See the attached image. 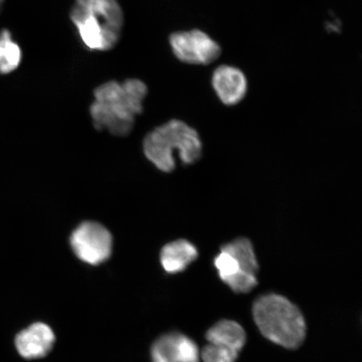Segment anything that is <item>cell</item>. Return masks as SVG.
<instances>
[{
  "instance_id": "cell-1",
  "label": "cell",
  "mask_w": 362,
  "mask_h": 362,
  "mask_svg": "<svg viewBox=\"0 0 362 362\" xmlns=\"http://www.w3.org/2000/svg\"><path fill=\"white\" fill-rule=\"evenodd\" d=\"M148 87L142 80L129 78L119 83L112 80L94 90L90 106L95 128L124 137L133 130L136 117L144 110Z\"/></svg>"
},
{
  "instance_id": "cell-2",
  "label": "cell",
  "mask_w": 362,
  "mask_h": 362,
  "mask_svg": "<svg viewBox=\"0 0 362 362\" xmlns=\"http://www.w3.org/2000/svg\"><path fill=\"white\" fill-rule=\"evenodd\" d=\"M69 17L90 51L108 52L119 42L124 15L119 0H74Z\"/></svg>"
},
{
  "instance_id": "cell-3",
  "label": "cell",
  "mask_w": 362,
  "mask_h": 362,
  "mask_svg": "<svg viewBox=\"0 0 362 362\" xmlns=\"http://www.w3.org/2000/svg\"><path fill=\"white\" fill-rule=\"evenodd\" d=\"M252 315L262 336L286 349L296 350L304 343L306 324L296 305L279 294L261 296L252 306Z\"/></svg>"
},
{
  "instance_id": "cell-4",
  "label": "cell",
  "mask_w": 362,
  "mask_h": 362,
  "mask_svg": "<svg viewBox=\"0 0 362 362\" xmlns=\"http://www.w3.org/2000/svg\"><path fill=\"white\" fill-rule=\"evenodd\" d=\"M143 147L148 160L165 173L175 168V151L187 165L200 160L202 153V140L197 130L177 119L170 120L148 133Z\"/></svg>"
},
{
  "instance_id": "cell-5",
  "label": "cell",
  "mask_w": 362,
  "mask_h": 362,
  "mask_svg": "<svg viewBox=\"0 0 362 362\" xmlns=\"http://www.w3.org/2000/svg\"><path fill=\"white\" fill-rule=\"evenodd\" d=\"M113 239L105 226L97 221L81 223L70 238L72 251L81 261L97 266L106 262L112 255Z\"/></svg>"
},
{
  "instance_id": "cell-6",
  "label": "cell",
  "mask_w": 362,
  "mask_h": 362,
  "mask_svg": "<svg viewBox=\"0 0 362 362\" xmlns=\"http://www.w3.org/2000/svg\"><path fill=\"white\" fill-rule=\"evenodd\" d=\"M169 44L175 57L189 65H210L221 55L220 45L201 30L176 31Z\"/></svg>"
},
{
  "instance_id": "cell-7",
  "label": "cell",
  "mask_w": 362,
  "mask_h": 362,
  "mask_svg": "<svg viewBox=\"0 0 362 362\" xmlns=\"http://www.w3.org/2000/svg\"><path fill=\"white\" fill-rule=\"evenodd\" d=\"M200 356L197 343L178 332L164 334L151 347L152 362H200Z\"/></svg>"
},
{
  "instance_id": "cell-8",
  "label": "cell",
  "mask_w": 362,
  "mask_h": 362,
  "mask_svg": "<svg viewBox=\"0 0 362 362\" xmlns=\"http://www.w3.org/2000/svg\"><path fill=\"white\" fill-rule=\"evenodd\" d=\"M212 88L220 101L226 106L237 105L245 98L248 83L245 74L239 68L221 65L212 74Z\"/></svg>"
},
{
  "instance_id": "cell-9",
  "label": "cell",
  "mask_w": 362,
  "mask_h": 362,
  "mask_svg": "<svg viewBox=\"0 0 362 362\" xmlns=\"http://www.w3.org/2000/svg\"><path fill=\"white\" fill-rule=\"evenodd\" d=\"M55 339L52 328L47 324L38 322L17 334L16 346L23 358L40 359L52 351Z\"/></svg>"
},
{
  "instance_id": "cell-10",
  "label": "cell",
  "mask_w": 362,
  "mask_h": 362,
  "mask_svg": "<svg viewBox=\"0 0 362 362\" xmlns=\"http://www.w3.org/2000/svg\"><path fill=\"white\" fill-rule=\"evenodd\" d=\"M214 265L221 281L235 293H247L257 286V274L249 273L241 262L224 249L220 248Z\"/></svg>"
},
{
  "instance_id": "cell-11",
  "label": "cell",
  "mask_w": 362,
  "mask_h": 362,
  "mask_svg": "<svg viewBox=\"0 0 362 362\" xmlns=\"http://www.w3.org/2000/svg\"><path fill=\"white\" fill-rule=\"evenodd\" d=\"M197 248L188 240L179 239L167 243L160 252V262L166 273L175 274L187 269L196 261Z\"/></svg>"
},
{
  "instance_id": "cell-12",
  "label": "cell",
  "mask_w": 362,
  "mask_h": 362,
  "mask_svg": "<svg viewBox=\"0 0 362 362\" xmlns=\"http://www.w3.org/2000/svg\"><path fill=\"white\" fill-rule=\"evenodd\" d=\"M208 342L241 351L247 341L245 330L236 321L223 320L208 329Z\"/></svg>"
},
{
  "instance_id": "cell-13",
  "label": "cell",
  "mask_w": 362,
  "mask_h": 362,
  "mask_svg": "<svg viewBox=\"0 0 362 362\" xmlns=\"http://www.w3.org/2000/svg\"><path fill=\"white\" fill-rule=\"evenodd\" d=\"M22 52L20 45L13 42L8 30L0 33V74H10L20 66Z\"/></svg>"
},
{
  "instance_id": "cell-14",
  "label": "cell",
  "mask_w": 362,
  "mask_h": 362,
  "mask_svg": "<svg viewBox=\"0 0 362 362\" xmlns=\"http://www.w3.org/2000/svg\"><path fill=\"white\" fill-rule=\"evenodd\" d=\"M221 248L234 256L249 273L257 274L259 269V262L250 240L239 238L224 244Z\"/></svg>"
},
{
  "instance_id": "cell-15",
  "label": "cell",
  "mask_w": 362,
  "mask_h": 362,
  "mask_svg": "<svg viewBox=\"0 0 362 362\" xmlns=\"http://www.w3.org/2000/svg\"><path fill=\"white\" fill-rule=\"evenodd\" d=\"M239 353L230 348L209 343L203 348L201 357L204 362H235Z\"/></svg>"
},
{
  "instance_id": "cell-16",
  "label": "cell",
  "mask_w": 362,
  "mask_h": 362,
  "mask_svg": "<svg viewBox=\"0 0 362 362\" xmlns=\"http://www.w3.org/2000/svg\"><path fill=\"white\" fill-rule=\"evenodd\" d=\"M3 3H4V0H0V8H1Z\"/></svg>"
}]
</instances>
